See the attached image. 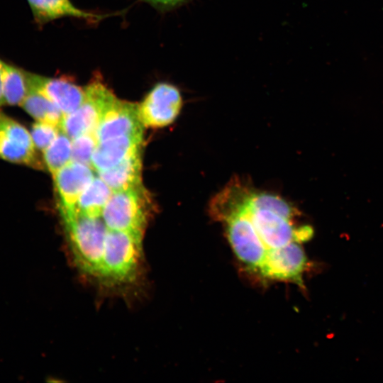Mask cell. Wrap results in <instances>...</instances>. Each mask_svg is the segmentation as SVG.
Returning a JSON list of instances; mask_svg holds the SVG:
<instances>
[{"label": "cell", "instance_id": "obj_24", "mask_svg": "<svg viewBox=\"0 0 383 383\" xmlns=\"http://www.w3.org/2000/svg\"><path fill=\"white\" fill-rule=\"evenodd\" d=\"M4 105L2 96V70H1V60H0V107Z\"/></svg>", "mask_w": 383, "mask_h": 383}, {"label": "cell", "instance_id": "obj_18", "mask_svg": "<svg viewBox=\"0 0 383 383\" xmlns=\"http://www.w3.org/2000/svg\"><path fill=\"white\" fill-rule=\"evenodd\" d=\"M21 106L36 121L48 123L60 128L63 118L62 111L53 102L38 91L29 88Z\"/></svg>", "mask_w": 383, "mask_h": 383}, {"label": "cell", "instance_id": "obj_22", "mask_svg": "<svg viewBox=\"0 0 383 383\" xmlns=\"http://www.w3.org/2000/svg\"><path fill=\"white\" fill-rule=\"evenodd\" d=\"M60 131V128L55 125L36 121L33 124L30 133L35 148L43 151L54 141Z\"/></svg>", "mask_w": 383, "mask_h": 383}, {"label": "cell", "instance_id": "obj_3", "mask_svg": "<svg viewBox=\"0 0 383 383\" xmlns=\"http://www.w3.org/2000/svg\"><path fill=\"white\" fill-rule=\"evenodd\" d=\"M142 238L109 230L106 234L99 280L110 284L129 283L137 275Z\"/></svg>", "mask_w": 383, "mask_h": 383}, {"label": "cell", "instance_id": "obj_11", "mask_svg": "<svg viewBox=\"0 0 383 383\" xmlns=\"http://www.w3.org/2000/svg\"><path fill=\"white\" fill-rule=\"evenodd\" d=\"M29 88L53 102L63 116L77 109L84 101L85 89L66 77H49L26 72Z\"/></svg>", "mask_w": 383, "mask_h": 383}, {"label": "cell", "instance_id": "obj_1", "mask_svg": "<svg viewBox=\"0 0 383 383\" xmlns=\"http://www.w3.org/2000/svg\"><path fill=\"white\" fill-rule=\"evenodd\" d=\"M77 266L84 273L99 277L108 228L102 218L79 213L62 217Z\"/></svg>", "mask_w": 383, "mask_h": 383}, {"label": "cell", "instance_id": "obj_8", "mask_svg": "<svg viewBox=\"0 0 383 383\" xmlns=\"http://www.w3.org/2000/svg\"><path fill=\"white\" fill-rule=\"evenodd\" d=\"M292 241L270 249L259 272L268 279L291 281L303 286L302 275L307 267L306 254L299 244Z\"/></svg>", "mask_w": 383, "mask_h": 383}, {"label": "cell", "instance_id": "obj_20", "mask_svg": "<svg viewBox=\"0 0 383 383\" xmlns=\"http://www.w3.org/2000/svg\"><path fill=\"white\" fill-rule=\"evenodd\" d=\"M250 204L256 208L265 209L292 221L298 215L295 207L279 196L267 192H252Z\"/></svg>", "mask_w": 383, "mask_h": 383}, {"label": "cell", "instance_id": "obj_17", "mask_svg": "<svg viewBox=\"0 0 383 383\" xmlns=\"http://www.w3.org/2000/svg\"><path fill=\"white\" fill-rule=\"evenodd\" d=\"M112 192L111 188L99 177H94L80 195L77 211L88 217H101Z\"/></svg>", "mask_w": 383, "mask_h": 383}, {"label": "cell", "instance_id": "obj_14", "mask_svg": "<svg viewBox=\"0 0 383 383\" xmlns=\"http://www.w3.org/2000/svg\"><path fill=\"white\" fill-rule=\"evenodd\" d=\"M38 25L63 17H72L96 22L107 16L87 12L76 7L70 0H27Z\"/></svg>", "mask_w": 383, "mask_h": 383}, {"label": "cell", "instance_id": "obj_21", "mask_svg": "<svg viewBox=\"0 0 383 383\" xmlns=\"http://www.w3.org/2000/svg\"><path fill=\"white\" fill-rule=\"evenodd\" d=\"M97 143L94 133H85L72 140L71 161L91 167V157Z\"/></svg>", "mask_w": 383, "mask_h": 383}, {"label": "cell", "instance_id": "obj_12", "mask_svg": "<svg viewBox=\"0 0 383 383\" xmlns=\"http://www.w3.org/2000/svg\"><path fill=\"white\" fill-rule=\"evenodd\" d=\"M248 209L259 235L269 250L296 242V228L292 221L267 209L252 206L250 199Z\"/></svg>", "mask_w": 383, "mask_h": 383}, {"label": "cell", "instance_id": "obj_16", "mask_svg": "<svg viewBox=\"0 0 383 383\" xmlns=\"http://www.w3.org/2000/svg\"><path fill=\"white\" fill-rule=\"evenodd\" d=\"M1 70L4 104L21 106L29 90L26 71L3 60Z\"/></svg>", "mask_w": 383, "mask_h": 383}, {"label": "cell", "instance_id": "obj_7", "mask_svg": "<svg viewBox=\"0 0 383 383\" xmlns=\"http://www.w3.org/2000/svg\"><path fill=\"white\" fill-rule=\"evenodd\" d=\"M182 106V97L174 85L155 84L138 105V116L143 126L161 128L172 123Z\"/></svg>", "mask_w": 383, "mask_h": 383}, {"label": "cell", "instance_id": "obj_23", "mask_svg": "<svg viewBox=\"0 0 383 383\" xmlns=\"http://www.w3.org/2000/svg\"><path fill=\"white\" fill-rule=\"evenodd\" d=\"M152 6L161 9L174 7L186 0H143Z\"/></svg>", "mask_w": 383, "mask_h": 383}, {"label": "cell", "instance_id": "obj_2", "mask_svg": "<svg viewBox=\"0 0 383 383\" xmlns=\"http://www.w3.org/2000/svg\"><path fill=\"white\" fill-rule=\"evenodd\" d=\"M151 210V200L143 186L113 192L102 213L110 231H117L142 238Z\"/></svg>", "mask_w": 383, "mask_h": 383}, {"label": "cell", "instance_id": "obj_15", "mask_svg": "<svg viewBox=\"0 0 383 383\" xmlns=\"http://www.w3.org/2000/svg\"><path fill=\"white\" fill-rule=\"evenodd\" d=\"M141 169V155L139 152L114 167L98 172V174L112 192H117L143 186Z\"/></svg>", "mask_w": 383, "mask_h": 383}, {"label": "cell", "instance_id": "obj_10", "mask_svg": "<svg viewBox=\"0 0 383 383\" xmlns=\"http://www.w3.org/2000/svg\"><path fill=\"white\" fill-rule=\"evenodd\" d=\"M52 176L61 216L75 213L80 195L94 177L91 167L70 161Z\"/></svg>", "mask_w": 383, "mask_h": 383}, {"label": "cell", "instance_id": "obj_19", "mask_svg": "<svg viewBox=\"0 0 383 383\" xmlns=\"http://www.w3.org/2000/svg\"><path fill=\"white\" fill-rule=\"evenodd\" d=\"M72 140L60 131L43 152V162L53 175L71 161Z\"/></svg>", "mask_w": 383, "mask_h": 383}, {"label": "cell", "instance_id": "obj_13", "mask_svg": "<svg viewBox=\"0 0 383 383\" xmlns=\"http://www.w3.org/2000/svg\"><path fill=\"white\" fill-rule=\"evenodd\" d=\"M143 136L123 135L97 143L91 157V167L97 172L108 170L126 158L140 152Z\"/></svg>", "mask_w": 383, "mask_h": 383}, {"label": "cell", "instance_id": "obj_5", "mask_svg": "<svg viewBox=\"0 0 383 383\" xmlns=\"http://www.w3.org/2000/svg\"><path fill=\"white\" fill-rule=\"evenodd\" d=\"M85 98L72 113L63 116L60 130L71 140L88 133H96L105 109L116 98L99 77L84 88Z\"/></svg>", "mask_w": 383, "mask_h": 383}, {"label": "cell", "instance_id": "obj_4", "mask_svg": "<svg viewBox=\"0 0 383 383\" xmlns=\"http://www.w3.org/2000/svg\"><path fill=\"white\" fill-rule=\"evenodd\" d=\"M250 195L221 221L226 225L228 241L237 257L249 268L259 271L269 249L250 218L248 209Z\"/></svg>", "mask_w": 383, "mask_h": 383}, {"label": "cell", "instance_id": "obj_9", "mask_svg": "<svg viewBox=\"0 0 383 383\" xmlns=\"http://www.w3.org/2000/svg\"><path fill=\"white\" fill-rule=\"evenodd\" d=\"M138 105L116 97L105 109L96 131L98 142L123 135L143 136Z\"/></svg>", "mask_w": 383, "mask_h": 383}, {"label": "cell", "instance_id": "obj_6", "mask_svg": "<svg viewBox=\"0 0 383 383\" xmlns=\"http://www.w3.org/2000/svg\"><path fill=\"white\" fill-rule=\"evenodd\" d=\"M37 150L27 128L0 110V159L40 170Z\"/></svg>", "mask_w": 383, "mask_h": 383}]
</instances>
